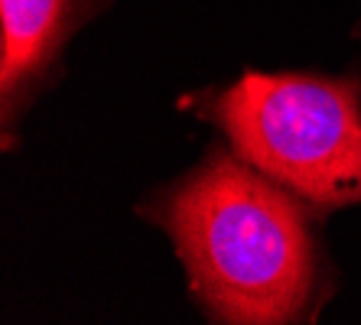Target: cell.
<instances>
[{"instance_id": "4", "label": "cell", "mask_w": 361, "mask_h": 325, "mask_svg": "<svg viewBox=\"0 0 361 325\" xmlns=\"http://www.w3.org/2000/svg\"><path fill=\"white\" fill-rule=\"evenodd\" d=\"M355 39H361V26H355Z\"/></svg>"}, {"instance_id": "1", "label": "cell", "mask_w": 361, "mask_h": 325, "mask_svg": "<svg viewBox=\"0 0 361 325\" xmlns=\"http://www.w3.org/2000/svg\"><path fill=\"white\" fill-rule=\"evenodd\" d=\"M137 215L169 238L189 300L215 325H310L338 293L326 218L215 140Z\"/></svg>"}, {"instance_id": "2", "label": "cell", "mask_w": 361, "mask_h": 325, "mask_svg": "<svg viewBox=\"0 0 361 325\" xmlns=\"http://www.w3.org/2000/svg\"><path fill=\"white\" fill-rule=\"evenodd\" d=\"M185 114L322 218L361 205V66L241 72L179 98Z\"/></svg>"}, {"instance_id": "3", "label": "cell", "mask_w": 361, "mask_h": 325, "mask_svg": "<svg viewBox=\"0 0 361 325\" xmlns=\"http://www.w3.org/2000/svg\"><path fill=\"white\" fill-rule=\"evenodd\" d=\"M111 0H0V147H23L26 117L59 85L66 52Z\"/></svg>"}]
</instances>
